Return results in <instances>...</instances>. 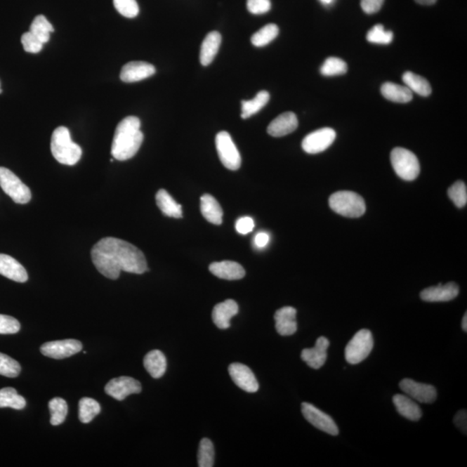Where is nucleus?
Wrapping results in <instances>:
<instances>
[{
	"label": "nucleus",
	"instance_id": "42",
	"mask_svg": "<svg viewBox=\"0 0 467 467\" xmlns=\"http://www.w3.org/2000/svg\"><path fill=\"white\" fill-rule=\"evenodd\" d=\"M21 43L24 50L28 53H39L44 47V44L29 32L22 35Z\"/></svg>",
	"mask_w": 467,
	"mask_h": 467
},
{
	"label": "nucleus",
	"instance_id": "35",
	"mask_svg": "<svg viewBox=\"0 0 467 467\" xmlns=\"http://www.w3.org/2000/svg\"><path fill=\"white\" fill-rule=\"evenodd\" d=\"M279 35V27L275 24H268L261 28L251 37V43L256 47H263L270 44Z\"/></svg>",
	"mask_w": 467,
	"mask_h": 467
},
{
	"label": "nucleus",
	"instance_id": "32",
	"mask_svg": "<svg viewBox=\"0 0 467 467\" xmlns=\"http://www.w3.org/2000/svg\"><path fill=\"white\" fill-rule=\"evenodd\" d=\"M53 32V26L43 15L37 16L29 27V32L44 44L48 42L51 39V33Z\"/></svg>",
	"mask_w": 467,
	"mask_h": 467
},
{
	"label": "nucleus",
	"instance_id": "11",
	"mask_svg": "<svg viewBox=\"0 0 467 467\" xmlns=\"http://www.w3.org/2000/svg\"><path fill=\"white\" fill-rule=\"evenodd\" d=\"M82 350L80 341L76 339L58 340L44 343L40 351L44 356L53 360H63L76 355Z\"/></svg>",
	"mask_w": 467,
	"mask_h": 467
},
{
	"label": "nucleus",
	"instance_id": "13",
	"mask_svg": "<svg viewBox=\"0 0 467 467\" xmlns=\"http://www.w3.org/2000/svg\"><path fill=\"white\" fill-rule=\"evenodd\" d=\"M403 393L421 403H433L437 398L436 388L430 384L417 383L412 379H403L399 384Z\"/></svg>",
	"mask_w": 467,
	"mask_h": 467
},
{
	"label": "nucleus",
	"instance_id": "23",
	"mask_svg": "<svg viewBox=\"0 0 467 467\" xmlns=\"http://www.w3.org/2000/svg\"><path fill=\"white\" fill-rule=\"evenodd\" d=\"M393 403L397 412L402 416L412 421H417L421 419L422 411L420 406L408 395L401 394L394 395Z\"/></svg>",
	"mask_w": 467,
	"mask_h": 467
},
{
	"label": "nucleus",
	"instance_id": "19",
	"mask_svg": "<svg viewBox=\"0 0 467 467\" xmlns=\"http://www.w3.org/2000/svg\"><path fill=\"white\" fill-rule=\"evenodd\" d=\"M0 275L16 282L24 283L28 280L25 268L13 257L5 254H0Z\"/></svg>",
	"mask_w": 467,
	"mask_h": 467
},
{
	"label": "nucleus",
	"instance_id": "22",
	"mask_svg": "<svg viewBox=\"0 0 467 467\" xmlns=\"http://www.w3.org/2000/svg\"><path fill=\"white\" fill-rule=\"evenodd\" d=\"M211 274L216 277L227 280L241 279L245 276L244 268L235 261H223L210 265Z\"/></svg>",
	"mask_w": 467,
	"mask_h": 467
},
{
	"label": "nucleus",
	"instance_id": "48",
	"mask_svg": "<svg viewBox=\"0 0 467 467\" xmlns=\"http://www.w3.org/2000/svg\"><path fill=\"white\" fill-rule=\"evenodd\" d=\"M269 240H270V237L268 234L260 232L256 235L255 244L258 248H264L268 244Z\"/></svg>",
	"mask_w": 467,
	"mask_h": 467
},
{
	"label": "nucleus",
	"instance_id": "37",
	"mask_svg": "<svg viewBox=\"0 0 467 467\" xmlns=\"http://www.w3.org/2000/svg\"><path fill=\"white\" fill-rule=\"evenodd\" d=\"M214 446H213L211 440L207 438H204L200 442L199 454H197V462H199V466H214Z\"/></svg>",
	"mask_w": 467,
	"mask_h": 467
},
{
	"label": "nucleus",
	"instance_id": "49",
	"mask_svg": "<svg viewBox=\"0 0 467 467\" xmlns=\"http://www.w3.org/2000/svg\"><path fill=\"white\" fill-rule=\"evenodd\" d=\"M414 1H416L418 4H420V5L431 6L433 5V4H435L437 0H414Z\"/></svg>",
	"mask_w": 467,
	"mask_h": 467
},
{
	"label": "nucleus",
	"instance_id": "15",
	"mask_svg": "<svg viewBox=\"0 0 467 467\" xmlns=\"http://www.w3.org/2000/svg\"><path fill=\"white\" fill-rule=\"evenodd\" d=\"M330 342L327 338L320 337L317 339L313 348L304 349L301 353V360L313 369H320L326 364L327 360V349Z\"/></svg>",
	"mask_w": 467,
	"mask_h": 467
},
{
	"label": "nucleus",
	"instance_id": "26",
	"mask_svg": "<svg viewBox=\"0 0 467 467\" xmlns=\"http://www.w3.org/2000/svg\"><path fill=\"white\" fill-rule=\"evenodd\" d=\"M144 367L153 379H159L166 371V358L162 351L159 350H152L145 355Z\"/></svg>",
	"mask_w": 467,
	"mask_h": 467
},
{
	"label": "nucleus",
	"instance_id": "39",
	"mask_svg": "<svg viewBox=\"0 0 467 467\" xmlns=\"http://www.w3.org/2000/svg\"><path fill=\"white\" fill-rule=\"evenodd\" d=\"M21 372V366L13 358L0 353V375L11 377L18 376Z\"/></svg>",
	"mask_w": 467,
	"mask_h": 467
},
{
	"label": "nucleus",
	"instance_id": "50",
	"mask_svg": "<svg viewBox=\"0 0 467 467\" xmlns=\"http://www.w3.org/2000/svg\"><path fill=\"white\" fill-rule=\"evenodd\" d=\"M462 329L463 331H467V313H465L464 317H463L462 320Z\"/></svg>",
	"mask_w": 467,
	"mask_h": 467
},
{
	"label": "nucleus",
	"instance_id": "1",
	"mask_svg": "<svg viewBox=\"0 0 467 467\" xmlns=\"http://www.w3.org/2000/svg\"><path fill=\"white\" fill-rule=\"evenodd\" d=\"M91 257L97 270L117 279L121 271L142 275L148 271L147 259L137 246L114 237H106L93 246Z\"/></svg>",
	"mask_w": 467,
	"mask_h": 467
},
{
	"label": "nucleus",
	"instance_id": "36",
	"mask_svg": "<svg viewBox=\"0 0 467 467\" xmlns=\"http://www.w3.org/2000/svg\"><path fill=\"white\" fill-rule=\"evenodd\" d=\"M348 70L347 63L341 58H329L321 66L320 73L324 77H335L343 74Z\"/></svg>",
	"mask_w": 467,
	"mask_h": 467
},
{
	"label": "nucleus",
	"instance_id": "45",
	"mask_svg": "<svg viewBox=\"0 0 467 467\" xmlns=\"http://www.w3.org/2000/svg\"><path fill=\"white\" fill-rule=\"evenodd\" d=\"M254 228H255V222L249 216H244L237 220L235 223V229L239 234L246 235L252 232Z\"/></svg>",
	"mask_w": 467,
	"mask_h": 467
},
{
	"label": "nucleus",
	"instance_id": "41",
	"mask_svg": "<svg viewBox=\"0 0 467 467\" xmlns=\"http://www.w3.org/2000/svg\"><path fill=\"white\" fill-rule=\"evenodd\" d=\"M114 6L118 13L126 18H136L140 12L136 0H114Z\"/></svg>",
	"mask_w": 467,
	"mask_h": 467
},
{
	"label": "nucleus",
	"instance_id": "21",
	"mask_svg": "<svg viewBox=\"0 0 467 467\" xmlns=\"http://www.w3.org/2000/svg\"><path fill=\"white\" fill-rule=\"evenodd\" d=\"M239 308L237 302L227 300L216 305L212 311V320L222 330L230 328V320L237 315Z\"/></svg>",
	"mask_w": 467,
	"mask_h": 467
},
{
	"label": "nucleus",
	"instance_id": "25",
	"mask_svg": "<svg viewBox=\"0 0 467 467\" xmlns=\"http://www.w3.org/2000/svg\"><path fill=\"white\" fill-rule=\"evenodd\" d=\"M201 212L204 218L215 225H221L223 211L221 205L210 194L201 197Z\"/></svg>",
	"mask_w": 467,
	"mask_h": 467
},
{
	"label": "nucleus",
	"instance_id": "43",
	"mask_svg": "<svg viewBox=\"0 0 467 467\" xmlns=\"http://www.w3.org/2000/svg\"><path fill=\"white\" fill-rule=\"evenodd\" d=\"M20 331V323L13 317L0 315V334H15Z\"/></svg>",
	"mask_w": 467,
	"mask_h": 467
},
{
	"label": "nucleus",
	"instance_id": "44",
	"mask_svg": "<svg viewBox=\"0 0 467 467\" xmlns=\"http://www.w3.org/2000/svg\"><path fill=\"white\" fill-rule=\"evenodd\" d=\"M246 8L252 14L267 13L271 9V1L270 0H248Z\"/></svg>",
	"mask_w": 467,
	"mask_h": 467
},
{
	"label": "nucleus",
	"instance_id": "38",
	"mask_svg": "<svg viewBox=\"0 0 467 467\" xmlns=\"http://www.w3.org/2000/svg\"><path fill=\"white\" fill-rule=\"evenodd\" d=\"M394 34L391 31H386L383 25L379 24L369 29L366 36L368 42L376 44H390L393 41Z\"/></svg>",
	"mask_w": 467,
	"mask_h": 467
},
{
	"label": "nucleus",
	"instance_id": "18",
	"mask_svg": "<svg viewBox=\"0 0 467 467\" xmlns=\"http://www.w3.org/2000/svg\"><path fill=\"white\" fill-rule=\"evenodd\" d=\"M296 315V309L292 306H285L275 313V328L279 335L291 336L297 331Z\"/></svg>",
	"mask_w": 467,
	"mask_h": 467
},
{
	"label": "nucleus",
	"instance_id": "7",
	"mask_svg": "<svg viewBox=\"0 0 467 467\" xmlns=\"http://www.w3.org/2000/svg\"><path fill=\"white\" fill-rule=\"evenodd\" d=\"M0 186L16 204H25L32 199V192L29 187L6 167H0Z\"/></svg>",
	"mask_w": 467,
	"mask_h": 467
},
{
	"label": "nucleus",
	"instance_id": "34",
	"mask_svg": "<svg viewBox=\"0 0 467 467\" xmlns=\"http://www.w3.org/2000/svg\"><path fill=\"white\" fill-rule=\"evenodd\" d=\"M100 413V406L96 400L81 398L79 402V420L82 423H89Z\"/></svg>",
	"mask_w": 467,
	"mask_h": 467
},
{
	"label": "nucleus",
	"instance_id": "8",
	"mask_svg": "<svg viewBox=\"0 0 467 467\" xmlns=\"http://www.w3.org/2000/svg\"><path fill=\"white\" fill-rule=\"evenodd\" d=\"M216 147L220 160L227 169L237 171L241 167L242 158L237 145L229 133L220 132L216 137Z\"/></svg>",
	"mask_w": 467,
	"mask_h": 467
},
{
	"label": "nucleus",
	"instance_id": "12",
	"mask_svg": "<svg viewBox=\"0 0 467 467\" xmlns=\"http://www.w3.org/2000/svg\"><path fill=\"white\" fill-rule=\"evenodd\" d=\"M141 390L142 387L139 381L130 376H121L112 379L105 387L106 393L117 401H123L130 395L139 394Z\"/></svg>",
	"mask_w": 467,
	"mask_h": 467
},
{
	"label": "nucleus",
	"instance_id": "9",
	"mask_svg": "<svg viewBox=\"0 0 467 467\" xmlns=\"http://www.w3.org/2000/svg\"><path fill=\"white\" fill-rule=\"evenodd\" d=\"M301 412L305 419L320 430L331 435H338L339 429L337 424L330 416L316 408L311 403L303 402L301 404Z\"/></svg>",
	"mask_w": 467,
	"mask_h": 467
},
{
	"label": "nucleus",
	"instance_id": "5",
	"mask_svg": "<svg viewBox=\"0 0 467 467\" xmlns=\"http://www.w3.org/2000/svg\"><path fill=\"white\" fill-rule=\"evenodd\" d=\"M390 160L395 173L406 181H412L420 174L419 160L408 149L397 147L391 152Z\"/></svg>",
	"mask_w": 467,
	"mask_h": 467
},
{
	"label": "nucleus",
	"instance_id": "46",
	"mask_svg": "<svg viewBox=\"0 0 467 467\" xmlns=\"http://www.w3.org/2000/svg\"><path fill=\"white\" fill-rule=\"evenodd\" d=\"M384 0H361L362 11L367 14L379 12L383 5Z\"/></svg>",
	"mask_w": 467,
	"mask_h": 467
},
{
	"label": "nucleus",
	"instance_id": "14",
	"mask_svg": "<svg viewBox=\"0 0 467 467\" xmlns=\"http://www.w3.org/2000/svg\"><path fill=\"white\" fill-rule=\"evenodd\" d=\"M229 373L233 382L242 390L248 393H256L259 390V383L257 382L255 374L248 366L240 362H235L230 365Z\"/></svg>",
	"mask_w": 467,
	"mask_h": 467
},
{
	"label": "nucleus",
	"instance_id": "31",
	"mask_svg": "<svg viewBox=\"0 0 467 467\" xmlns=\"http://www.w3.org/2000/svg\"><path fill=\"white\" fill-rule=\"evenodd\" d=\"M26 401L18 394L13 388H4L0 390V409L11 408L21 410L25 408Z\"/></svg>",
	"mask_w": 467,
	"mask_h": 467
},
{
	"label": "nucleus",
	"instance_id": "4",
	"mask_svg": "<svg viewBox=\"0 0 467 467\" xmlns=\"http://www.w3.org/2000/svg\"><path fill=\"white\" fill-rule=\"evenodd\" d=\"M332 211L346 218H357L364 214L366 205L364 199L356 192H337L329 199Z\"/></svg>",
	"mask_w": 467,
	"mask_h": 467
},
{
	"label": "nucleus",
	"instance_id": "3",
	"mask_svg": "<svg viewBox=\"0 0 467 467\" xmlns=\"http://www.w3.org/2000/svg\"><path fill=\"white\" fill-rule=\"evenodd\" d=\"M51 149L54 158L66 166H74L81 159V148L71 140L65 126H59L52 133Z\"/></svg>",
	"mask_w": 467,
	"mask_h": 467
},
{
	"label": "nucleus",
	"instance_id": "20",
	"mask_svg": "<svg viewBox=\"0 0 467 467\" xmlns=\"http://www.w3.org/2000/svg\"><path fill=\"white\" fill-rule=\"evenodd\" d=\"M298 119L296 114L292 112L279 115L275 118L268 128V133L272 137H283L294 132L298 128Z\"/></svg>",
	"mask_w": 467,
	"mask_h": 467
},
{
	"label": "nucleus",
	"instance_id": "28",
	"mask_svg": "<svg viewBox=\"0 0 467 467\" xmlns=\"http://www.w3.org/2000/svg\"><path fill=\"white\" fill-rule=\"evenodd\" d=\"M156 203L164 216L173 218H183L181 205L178 204L166 190H159L157 192Z\"/></svg>",
	"mask_w": 467,
	"mask_h": 467
},
{
	"label": "nucleus",
	"instance_id": "16",
	"mask_svg": "<svg viewBox=\"0 0 467 467\" xmlns=\"http://www.w3.org/2000/svg\"><path fill=\"white\" fill-rule=\"evenodd\" d=\"M156 72L154 66L145 62H130L126 63L121 71L122 81L136 82L151 77Z\"/></svg>",
	"mask_w": 467,
	"mask_h": 467
},
{
	"label": "nucleus",
	"instance_id": "51",
	"mask_svg": "<svg viewBox=\"0 0 467 467\" xmlns=\"http://www.w3.org/2000/svg\"><path fill=\"white\" fill-rule=\"evenodd\" d=\"M320 1L324 5L328 6L334 2V0H320Z\"/></svg>",
	"mask_w": 467,
	"mask_h": 467
},
{
	"label": "nucleus",
	"instance_id": "6",
	"mask_svg": "<svg viewBox=\"0 0 467 467\" xmlns=\"http://www.w3.org/2000/svg\"><path fill=\"white\" fill-rule=\"evenodd\" d=\"M374 347V339L371 331L362 329L358 331L346 347L345 356L350 364H357L371 354Z\"/></svg>",
	"mask_w": 467,
	"mask_h": 467
},
{
	"label": "nucleus",
	"instance_id": "2",
	"mask_svg": "<svg viewBox=\"0 0 467 467\" xmlns=\"http://www.w3.org/2000/svg\"><path fill=\"white\" fill-rule=\"evenodd\" d=\"M140 121L136 117H129L119 123L115 130L111 154L119 162H125L136 156L143 142Z\"/></svg>",
	"mask_w": 467,
	"mask_h": 467
},
{
	"label": "nucleus",
	"instance_id": "10",
	"mask_svg": "<svg viewBox=\"0 0 467 467\" xmlns=\"http://www.w3.org/2000/svg\"><path fill=\"white\" fill-rule=\"evenodd\" d=\"M336 136L335 131L330 128L316 130L305 137L302 141V148L309 154H317L330 147L334 144Z\"/></svg>",
	"mask_w": 467,
	"mask_h": 467
},
{
	"label": "nucleus",
	"instance_id": "29",
	"mask_svg": "<svg viewBox=\"0 0 467 467\" xmlns=\"http://www.w3.org/2000/svg\"><path fill=\"white\" fill-rule=\"evenodd\" d=\"M402 81L404 82L406 87L412 93H416L417 95L424 97L431 95L430 84L419 74L408 71V72L403 74Z\"/></svg>",
	"mask_w": 467,
	"mask_h": 467
},
{
	"label": "nucleus",
	"instance_id": "24",
	"mask_svg": "<svg viewBox=\"0 0 467 467\" xmlns=\"http://www.w3.org/2000/svg\"><path fill=\"white\" fill-rule=\"evenodd\" d=\"M221 42L222 36L218 32L209 33L201 46L200 62L202 65H211L218 54Z\"/></svg>",
	"mask_w": 467,
	"mask_h": 467
},
{
	"label": "nucleus",
	"instance_id": "17",
	"mask_svg": "<svg viewBox=\"0 0 467 467\" xmlns=\"http://www.w3.org/2000/svg\"><path fill=\"white\" fill-rule=\"evenodd\" d=\"M459 295V287L454 282H449L443 285L428 287L421 293L422 301L427 302H446L453 301Z\"/></svg>",
	"mask_w": 467,
	"mask_h": 467
},
{
	"label": "nucleus",
	"instance_id": "40",
	"mask_svg": "<svg viewBox=\"0 0 467 467\" xmlns=\"http://www.w3.org/2000/svg\"><path fill=\"white\" fill-rule=\"evenodd\" d=\"M448 196L458 208L465 207L467 203V189L464 182L457 181L448 189Z\"/></svg>",
	"mask_w": 467,
	"mask_h": 467
},
{
	"label": "nucleus",
	"instance_id": "27",
	"mask_svg": "<svg viewBox=\"0 0 467 467\" xmlns=\"http://www.w3.org/2000/svg\"><path fill=\"white\" fill-rule=\"evenodd\" d=\"M381 93L384 98L397 103H409L413 99V93L406 86L386 82L381 87Z\"/></svg>",
	"mask_w": 467,
	"mask_h": 467
},
{
	"label": "nucleus",
	"instance_id": "30",
	"mask_svg": "<svg viewBox=\"0 0 467 467\" xmlns=\"http://www.w3.org/2000/svg\"><path fill=\"white\" fill-rule=\"evenodd\" d=\"M270 96L267 91H260L255 98L250 100H242V118L248 119L256 114L267 105Z\"/></svg>",
	"mask_w": 467,
	"mask_h": 467
},
{
	"label": "nucleus",
	"instance_id": "47",
	"mask_svg": "<svg viewBox=\"0 0 467 467\" xmlns=\"http://www.w3.org/2000/svg\"><path fill=\"white\" fill-rule=\"evenodd\" d=\"M456 427L466 435L467 431V414L466 410L459 411L454 420Z\"/></svg>",
	"mask_w": 467,
	"mask_h": 467
},
{
	"label": "nucleus",
	"instance_id": "33",
	"mask_svg": "<svg viewBox=\"0 0 467 467\" xmlns=\"http://www.w3.org/2000/svg\"><path fill=\"white\" fill-rule=\"evenodd\" d=\"M48 409L51 412V424L52 426L61 425L65 422L68 414V405L65 400L55 397L48 402Z\"/></svg>",
	"mask_w": 467,
	"mask_h": 467
}]
</instances>
